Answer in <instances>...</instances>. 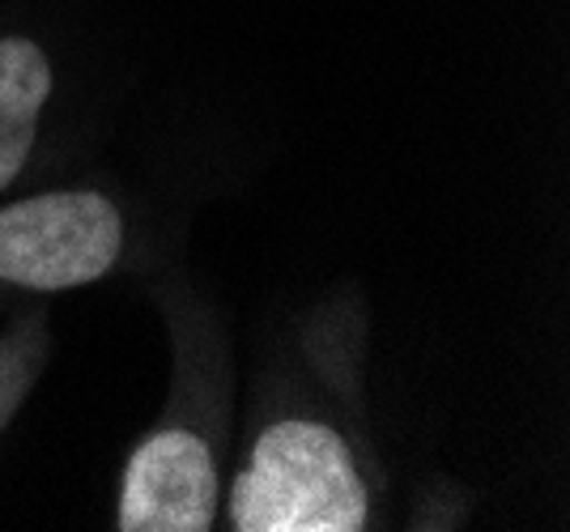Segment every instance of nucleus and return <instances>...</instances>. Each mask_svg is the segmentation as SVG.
<instances>
[{
    "label": "nucleus",
    "instance_id": "obj_1",
    "mask_svg": "<svg viewBox=\"0 0 570 532\" xmlns=\"http://www.w3.org/2000/svg\"><path fill=\"white\" fill-rule=\"evenodd\" d=\"M230 515L238 532H357L366 524V485L336 431L277 422L238 473Z\"/></svg>",
    "mask_w": 570,
    "mask_h": 532
},
{
    "label": "nucleus",
    "instance_id": "obj_2",
    "mask_svg": "<svg viewBox=\"0 0 570 532\" xmlns=\"http://www.w3.org/2000/svg\"><path fill=\"white\" fill-rule=\"evenodd\" d=\"M116 205L98 193L30 196L0 209V277L30 290H69L116 265Z\"/></svg>",
    "mask_w": 570,
    "mask_h": 532
},
{
    "label": "nucleus",
    "instance_id": "obj_3",
    "mask_svg": "<svg viewBox=\"0 0 570 532\" xmlns=\"http://www.w3.org/2000/svg\"><path fill=\"white\" fill-rule=\"evenodd\" d=\"M217 515V473L205 443L163 431L137 447L124 477V532H205Z\"/></svg>",
    "mask_w": 570,
    "mask_h": 532
},
{
    "label": "nucleus",
    "instance_id": "obj_4",
    "mask_svg": "<svg viewBox=\"0 0 570 532\" xmlns=\"http://www.w3.org/2000/svg\"><path fill=\"white\" fill-rule=\"evenodd\" d=\"M48 95V56L30 39H0V188H9L26 167Z\"/></svg>",
    "mask_w": 570,
    "mask_h": 532
}]
</instances>
